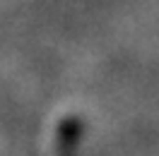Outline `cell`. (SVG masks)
Instances as JSON below:
<instances>
[{
    "instance_id": "6da1fadb",
    "label": "cell",
    "mask_w": 159,
    "mask_h": 156,
    "mask_svg": "<svg viewBox=\"0 0 159 156\" xmlns=\"http://www.w3.org/2000/svg\"><path fill=\"white\" fill-rule=\"evenodd\" d=\"M82 135V118L80 115H63L53 132V156H72L77 149Z\"/></svg>"
}]
</instances>
